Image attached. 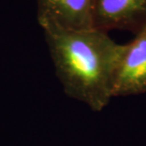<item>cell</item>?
Instances as JSON below:
<instances>
[{
	"label": "cell",
	"instance_id": "2",
	"mask_svg": "<svg viewBox=\"0 0 146 146\" xmlns=\"http://www.w3.org/2000/svg\"><path fill=\"white\" fill-rule=\"evenodd\" d=\"M42 29L88 30L94 28V0H36Z\"/></svg>",
	"mask_w": 146,
	"mask_h": 146
},
{
	"label": "cell",
	"instance_id": "4",
	"mask_svg": "<svg viewBox=\"0 0 146 146\" xmlns=\"http://www.w3.org/2000/svg\"><path fill=\"white\" fill-rule=\"evenodd\" d=\"M146 23V0H94V28L138 31Z\"/></svg>",
	"mask_w": 146,
	"mask_h": 146
},
{
	"label": "cell",
	"instance_id": "1",
	"mask_svg": "<svg viewBox=\"0 0 146 146\" xmlns=\"http://www.w3.org/2000/svg\"><path fill=\"white\" fill-rule=\"evenodd\" d=\"M55 75L64 93L94 112L104 110L113 96L117 68L124 45L98 29H44Z\"/></svg>",
	"mask_w": 146,
	"mask_h": 146
},
{
	"label": "cell",
	"instance_id": "3",
	"mask_svg": "<svg viewBox=\"0 0 146 146\" xmlns=\"http://www.w3.org/2000/svg\"><path fill=\"white\" fill-rule=\"evenodd\" d=\"M146 92V23L136 36L124 45L115 74L113 96H130Z\"/></svg>",
	"mask_w": 146,
	"mask_h": 146
}]
</instances>
